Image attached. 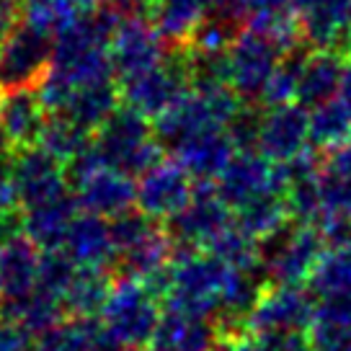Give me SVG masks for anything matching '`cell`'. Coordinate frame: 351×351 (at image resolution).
I'll list each match as a JSON object with an SVG mask.
<instances>
[{"mask_svg":"<svg viewBox=\"0 0 351 351\" xmlns=\"http://www.w3.org/2000/svg\"><path fill=\"white\" fill-rule=\"evenodd\" d=\"M232 269H228L209 251L176 248L168 266V292L163 300L165 313H181L212 320L217 315L219 295Z\"/></svg>","mask_w":351,"mask_h":351,"instance_id":"cell-1","label":"cell"},{"mask_svg":"<svg viewBox=\"0 0 351 351\" xmlns=\"http://www.w3.org/2000/svg\"><path fill=\"white\" fill-rule=\"evenodd\" d=\"M160 305L163 302L140 279H114L111 295L99 318L106 343L117 349H147L163 318Z\"/></svg>","mask_w":351,"mask_h":351,"instance_id":"cell-2","label":"cell"},{"mask_svg":"<svg viewBox=\"0 0 351 351\" xmlns=\"http://www.w3.org/2000/svg\"><path fill=\"white\" fill-rule=\"evenodd\" d=\"M65 171L70 191L75 194L83 212L114 219L124 212H132L134 207L137 199L134 178L106 163L93 145L83 155H77L73 163H67Z\"/></svg>","mask_w":351,"mask_h":351,"instance_id":"cell-3","label":"cell"},{"mask_svg":"<svg viewBox=\"0 0 351 351\" xmlns=\"http://www.w3.org/2000/svg\"><path fill=\"white\" fill-rule=\"evenodd\" d=\"M93 147L106 163L132 178H140L163 160V145L155 137L153 121L124 104L93 134Z\"/></svg>","mask_w":351,"mask_h":351,"instance_id":"cell-4","label":"cell"},{"mask_svg":"<svg viewBox=\"0 0 351 351\" xmlns=\"http://www.w3.org/2000/svg\"><path fill=\"white\" fill-rule=\"evenodd\" d=\"M55 39L19 21L0 44V96L36 90L52 67Z\"/></svg>","mask_w":351,"mask_h":351,"instance_id":"cell-5","label":"cell"},{"mask_svg":"<svg viewBox=\"0 0 351 351\" xmlns=\"http://www.w3.org/2000/svg\"><path fill=\"white\" fill-rule=\"evenodd\" d=\"M230 228L232 209L217 194L215 181H199L186 209L165 222V232L171 235L173 245L184 251H207Z\"/></svg>","mask_w":351,"mask_h":351,"instance_id":"cell-6","label":"cell"},{"mask_svg":"<svg viewBox=\"0 0 351 351\" xmlns=\"http://www.w3.org/2000/svg\"><path fill=\"white\" fill-rule=\"evenodd\" d=\"M269 243L274 245L263 253V271L276 287H305L328 251V243L315 225H297Z\"/></svg>","mask_w":351,"mask_h":351,"instance_id":"cell-7","label":"cell"},{"mask_svg":"<svg viewBox=\"0 0 351 351\" xmlns=\"http://www.w3.org/2000/svg\"><path fill=\"white\" fill-rule=\"evenodd\" d=\"M119 90L124 106L147 119H158L191 90L186 57L181 49H173L163 65L140 77H132L127 83H119Z\"/></svg>","mask_w":351,"mask_h":351,"instance_id":"cell-8","label":"cell"},{"mask_svg":"<svg viewBox=\"0 0 351 351\" xmlns=\"http://www.w3.org/2000/svg\"><path fill=\"white\" fill-rule=\"evenodd\" d=\"M285 57L287 55L271 39L243 26L238 39L228 49V77L238 99L243 104H258Z\"/></svg>","mask_w":351,"mask_h":351,"instance_id":"cell-9","label":"cell"},{"mask_svg":"<svg viewBox=\"0 0 351 351\" xmlns=\"http://www.w3.org/2000/svg\"><path fill=\"white\" fill-rule=\"evenodd\" d=\"M171 52L173 49L163 42L160 34L155 32V26L147 16L121 21L109 49L117 83H127L132 77H140L155 67H160L171 57Z\"/></svg>","mask_w":351,"mask_h":351,"instance_id":"cell-10","label":"cell"},{"mask_svg":"<svg viewBox=\"0 0 351 351\" xmlns=\"http://www.w3.org/2000/svg\"><path fill=\"white\" fill-rule=\"evenodd\" d=\"M315 305L307 287L269 285L245 320V333H310Z\"/></svg>","mask_w":351,"mask_h":351,"instance_id":"cell-11","label":"cell"},{"mask_svg":"<svg viewBox=\"0 0 351 351\" xmlns=\"http://www.w3.org/2000/svg\"><path fill=\"white\" fill-rule=\"evenodd\" d=\"M11 184L21 212L49 204L70 194L67 171L42 147L11 155Z\"/></svg>","mask_w":351,"mask_h":351,"instance_id":"cell-12","label":"cell"},{"mask_svg":"<svg viewBox=\"0 0 351 351\" xmlns=\"http://www.w3.org/2000/svg\"><path fill=\"white\" fill-rule=\"evenodd\" d=\"M194 186L197 181L173 158H163L137 178L134 209L153 222H168L186 209L194 197Z\"/></svg>","mask_w":351,"mask_h":351,"instance_id":"cell-13","label":"cell"},{"mask_svg":"<svg viewBox=\"0 0 351 351\" xmlns=\"http://www.w3.org/2000/svg\"><path fill=\"white\" fill-rule=\"evenodd\" d=\"M215 189L230 209L266 194H282L279 165L263 158L258 150H238L230 165L215 181Z\"/></svg>","mask_w":351,"mask_h":351,"instance_id":"cell-14","label":"cell"},{"mask_svg":"<svg viewBox=\"0 0 351 351\" xmlns=\"http://www.w3.org/2000/svg\"><path fill=\"white\" fill-rule=\"evenodd\" d=\"M302 44L313 52H351V0H295Z\"/></svg>","mask_w":351,"mask_h":351,"instance_id":"cell-15","label":"cell"},{"mask_svg":"<svg viewBox=\"0 0 351 351\" xmlns=\"http://www.w3.org/2000/svg\"><path fill=\"white\" fill-rule=\"evenodd\" d=\"M310 147V111L300 104L263 109L256 150L282 165Z\"/></svg>","mask_w":351,"mask_h":351,"instance_id":"cell-16","label":"cell"},{"mask_svg":"<svg viewBox=\"0 0 351 351\" xmlns=\"http://www.w3.org/2000/svg\"><path fill=\"white\" fill-rule=\"evenodd\" d=\"M42 251L26 235L0 245V307H11L32 297L39 285Z\"/></svg>","mask_w":351,"mask_h":351,"instance_id":"cell-17","label":"cell"},{"mask_svg":"<svg viewBox=\"0 0 351 351\" xmlns=\"http://www.w3.org/2000/svg\"><path fill=\"white\" fill-rule=\"evenodd\" d=\"M171 153L176 163L199 184V181H217L235 158L238 147L232 145L228 130H212L189 137L186 143L173 147Z\"/></svg>","mask_w":351,"mask_h":351,"instance_id":"cell-18","label":"cell"},{"mask_svg":"<svg viewBox=\"0 0 351 351\" xmlns=\"http://www.w3.org/2000/svg\"><path fill=\"white\" fill-rule=\"evenodd\" d=\"M62 251L77 269H109V263L117 261L111 225L99 215L80 212L67 230Z\"/></svg>","mask_w":351,"mask_h":351,"instance_id":"cell-19","label":"cell"},{"mask_svg":"<svg viewBox=\"0 0 351 351\" xmlns=\"http://www.w3.org/2000/svg\"><path fill=\"white\" fill-rule=\"evenodd\" d=\"M219 343L222 330L212 320L163 310L147 351H217Z\"/></svg>","mask_w":351,"mask_h":351,"instance_id":"cell-20","label":"cell"},{"mask_svg":"<svg viewBox=\"0 0 351 351\" xmlns=\"http://www.w3.org/2000/svg\"><path fill=\"white\" fill-rule=\"evenodd\" d=\"M0 119L13 153L32 150L39 145L49 114L44 111L36 90H19L0 96Z\"/></svg>","mask_w":351,"mask_h":351,"instance_id":"cell-21","label":"cell"},{"mask_svg":"<svg viewBox=\"0 0 351 351\" xmlns=\"http://www.w3.org/2000/svg\"><path fill=\"white\" fill-rule=\"evenodd\" d=\"M349 52H313L307 49L300 70V90H297V104L305 109H318L328 101L339 99L341 75H343V62Z\"/></svg>","mask_w":351,"mask_h":351,"instance_id":"cell-22","label":"cell"},{"mask_svg":"<svg viewBox=\"0 0 351 351\" xmlns=\"http://www.w3.org/2000/svg\"><path fill=\"white\" fill-rule=\"evenodd\" d=\"M217 0H155L147 19L171 49H184Z\"/></svg>","mask_w":351,"mask_h":351,"instance_id":"cell-23","label":"cell"},{"mask_svg":"<svg viewBox=\"0 0 351 351\" xmlns=\"http://www.w3.org/2000/svg\"><path fill=\"white\" fill-rule=\"evenodd\" d=\"M83 209L77 204L75 194L70 191L67 197L55 199L49 204H42L36 209L23 212V235L39 248L42 253L47 251H62L70 225Z\"/></svg>","mask_w":351,"mask_h":351,"instance_id":"cell-24","label":"cell"},{"mask_svg":"<svg viewBox=\"0 0 351 351\" xmlns=\"http://www.w3.org/2000/svg\"><path fill=\"white\" fill-rule=\"evenodd\" d=\"M292 219L285 194H266L232 209V225L256 243H269L287 230Z\"/></svg>","mask_w":351,"mask_h":351,"instance_id":"cell-25","label":"cell"},{"mask_svg":"<svg viewBox=\"0 0 351 351\" xmlns=\"http://www.w3.org/2000/svg\"><path fill=\"white\" fill-rule=\"evenodd\" d=\"M121 106V90L117 80L99 83V86H86L75 90V96L70 99L62 117L73 119L77 127L96 134V132L109 121V117Z\"/></svg>","mask_w":351,"mask_h":351,"instance_id":"cell-26","label":"cell"},{"mask_svg":"<svg viewBox=\"0 0 351 351\" xmlns=\"http://www.w3.org/2000/svg\"><path fill=\"white\" fill-rule=\"evenodd\" d=\"M111 287L114 279L109 269H77L75 279L62 300L67 318L99 320L111 295Z\"/></svg>","mask_w":351,"mask_h":351,"instance_id":"cell-27","label":"cell"},{"mask_svg":"<svg viewBox=\"0 0 351 351\" xmlns=\"http://www.w3.org/2000/svg\"><path fill=\"white\" fill-rule=\"evenodd\" d=\"M351 143V106L333 99L310 111V145L318 153H333Z\"/></svg>","mask_w":351,"mask_h":351,"instance_id":"cell-28","label":"cell"},{"mask_svg":"<svg viewBox=\"0 0 351 351\" xmlns=\"http://www.w3.org/2000/svg\"><path fill=\"white\" fill-rule=\"evenodd\" d=\"M109 343L99 320L65 318L60 326L34 339L32 351H101Z\"/></svg>","mask_w":351,"mask_h":351,"instance_id":"cell-29","label":"cell"},{"mask_svg":"<svg viewBox=\"0 0 351 351\" xmlns=\"http://www.w3.org/2000/svg\"><path fill=\"white\" fill-rule=\"evenodd\" d=\"M83 16H88L83 0H21V21L52 39Z\"/></svg>","mask_w":351,"mask_h":351,"instance_id":"cell-30","label":"cell"},{"mask_svg":"<svg viewBox=\"0 0 351 351\" xmlns=\"http://www.w3.org/2000/svg\"><path fill=\"white\" fill-rule=\"evenodd\" d=\"M93 145V134L86 132L83 127H77L73 119H67L62 114L49 117L44 124V132L39 137V145L47 155H52L57 163H73L77 155H83Z\"/></svg>","mask_w":351,"mask_h":351,"instance_id":"cell-31","label":"cell"},{"mask_svg":"<svg viewBox=\"0 0 351 351\" xmlns=\"http://www.w3.org/2000/svg\"><path fill=\"white\" fill-rule=\"evenodd\" d=\"M307 289L315 300L351 295V251L349 248H328L318 261L315 271L307 282Z\"/></svg>","mask_w":351,"mask_h":351,"instance_id":"cell-32","label":"cell"},{"mask_svg":"<svg viewBox=\"0 0 351 351\" xmlns=\"http://www.w3.org/2000/svg\"><path fill=\"white\" fill-rule=\"evenodd\" d=\"M212 256H217L219 261L225 263L232 271H241V274H253L258 269H263V248L261 243L251 241L248 235H243L235 225L230 230H225L217 241L207 248Z\"/></svg>","mask_w":351,"mask_h":351,"instance_id":"cell-33","label":"cell"},{"mask_svg":"<svg viewBox=\"0 0 351 351\" xmlns=\"http://www.w3.org/2000/svg\"><path fill=\"white\" fill-rule=\"evenodd\" d=\"M77 274V266L67 258L65 251H47L42 253V266H39V292L65 300V292L70 289L73 279Z\"/></svg>","mask_w":351,"mask_h":351,"instance_id":"cell-34","label":"cell"},{"mask_svg":"<svg viewBox=\"0 0 351 351\" xmlns=\"http://www.w3.org/2000/svg\"><path fill=\"white\" fill-rule=\"evenodd\" d=\"M109 225H111L114 245H117V258H119V253L130 251L132 245H137L143 238H147V235L158 228V222L147 219L143 212H137V209H132V212H124V215H119V217H114Z\"/></svg>","mask_w":351,"mask_h":351,"instance_id":"cell-35","label":"cell"},{"mask_svg":"<svg viewBox=\"0 0 351 351\" xmlns=\"http://www.w3.org/2000/svg\"><path fill=\"white\" fill-rule=\"evenodd\" d=\"M310 328L320 330H346L351 333V295L326 297L315 305V318Z\"/></svg>","mask_w":351,"mask_h":351,"instance_id":"cell-36","label":"cell"},{"mask_svg":"<svg viewBox=\"0 0 351 351\" xmlns=\"http://www.w3.org/2000/svg\"><path fill=\"white\" fill-rule=\"evenodd\" d=\"M21 16V0H0V44L13 32Z\"/></svg>","mask_w":351,"mask_h":351,"instance_id":"cell-37","label":"cell"},{"mask_svg":"<svg viewBox=\"0 0 351 351\" xmlns=\"http://www.w3.org/2000/svg\"><path fill=\"white\" fill-rule=\"evenodd\" d=\"M339 99L346 101L351 106V52L346 55V62H343V75H341V90Z\"/></svg>","mask_w":351,"mask_h":351,"instance_id":"cell-38","label":"cell"},{"mask_svg":"<svg viewBox=\"0 0 351 351\" xmlns=\"http://www.w3.org/2000/svg\"><path fill=\"white\" fill-rule=\"evenodd\" d=\"M13 155L11 145H8V137H5V130H3V119H0V160H8Z\"/></svg>","mask_w":351,"mask_h":351,"instance_id":"cell-39","label":"cell"},{"mask_svg":"<svg viewBox=\"0 0 351 351\" xmlns=\"http://www.w3.org/2000/svg\"><path fill=\"white\" fill-rule=\"evenodd\" d=\"M101 351H147V349H117V346H106V349Z\"/></svg>","mask_w":351,"mask_h":351,"instance_id":"cell-40","label":"cell"},{"mask_svg":"<svg viewBox=\"0 0 351 351\" xmlns=\"http://www.w3.org/2000/svg\"><path fill=\"white\" fill-rule=\"evenodd\" d=\"M349 47H351V19H349Z\"/></svg>","mask_w":351,"mask_h":351,"instance_id":"cell-41","label":"cell"},{"mask_svg":"<svg viewBox=\"0 0 351 351\" xmlns=\"http://www.w3.org/2000/svg\"><path fill=\"white\" fill-rule=\"evenodd\" d=\"M145 3H147V5H153V3H155V0H145Z\"/></svg>","mask_w":351,"mask_h":351,"instance_id":"cell-42","label":"cell"},{"mask_svg":"<svg viewBox=\"0 0 351 351\" xmlns=\"http://www.w3.org/2000/svg\"><path fill=\"white\" fill-rule=\"evenodd\" d=\"M346 248H349V251H351V243H349V245H346Z\"/></svg>","mask_w":351,"mask_h":351,"instance_id":"cell-43","label":"cell"},{"mask_svg":"<svg viewBox=\"0 0 351 351\" xmlns=\"http://www.w3.org/2000/svg\"><path fill=\"white\" fill-rule=\"evenodd\" d=\"M349 145H351V143H349Z\"/></svg>","mask_w":351,"mask_h":351,"instance_id":"cell-44","label":"cell"}]
</instances>
